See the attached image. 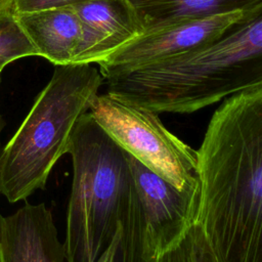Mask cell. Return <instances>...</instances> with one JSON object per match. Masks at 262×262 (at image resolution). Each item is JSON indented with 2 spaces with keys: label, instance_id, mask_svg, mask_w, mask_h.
<instances>
[{
  "label": "cell",
  "instance_id": "6da1fadb",
  "mask_svg": "<svg viewBox=\"0 0 262 262\" xmlns=\"http://www.w3.org/2000/svg\"><path fill=\"white\" fill-rule=\"evenodd\" d=\"M196 159V222L217 261L262 262V85L225 98Z\"/></svg>",
  "mask_w": 262,
  "mask_h": 262
},
{
  "label": "cell",
  "instance_id": "7a4b0ae2",
  "mask_svg": "<svg viewBox=\"0 0 262 262\" xmlns=\"http://www.w3.org/2000/svg\"><path fill=\"white\" fill-rule=\"evenodd\" d=\"M103 81L106 93L157 114H190L262 85V1L214 42Z\"/></svg>",
  "mask_w": 262,
  "mask_h": 262
},
{
  "label": "cell",
  "instance_id": "3957f363",
  "mask_svg": "<svg viewBox=\"0 0 262 262\" xmlns=\"http://www.w3.org/2000/svg\"><path fill=\"white\" fill-rule=\"evenodd\" d=\"M68 154L73 180L67 214L68 262H98L121 234L132 189L126 151L84 114Z\"/></svg>",
  "mask_w": 262,
  "mask_h": 262
},
{
  "label": "cell",
  "instance_id": "277c9868",
  "mask_svg": "<svg viewBox=\"0 0 262 262\" xmlns=\"http://www.w3.org/2000/svg\"><path fill=\"white\" fill-rule=\"evenodd\" d=\"M103 79L91 63L56 66L29 114L4 145L0 193L9 203L43 189L56 162L68 154L81 117L89 112Z\"/></svg>",
  "mask_w": 262,
  "mask_h": 262
},
{
  "label": "cell",
  "instance_id": "5b68a950",
  "mask_svg": "<svg viewBox=\"0 0 262 262\" xmlns=\"http://www.w3.org/2000/svg\"><path fill=\"white\" fill-rule=\"evenodd\" d=\"M89 113L126 152L181 192L199 193L196 150L171 133L159 114L108 93L97 94Z\"/></svg>",
  "mask_w": 262,
  "mask_h": 262
},
{
  "label": "cell",
  "instance_id": "8992f818",
  "mask_svg": "<svg viewBox=\"0 0 262 262\" xmlns=\"http://www.w3.org/2000/svg\"><path fill=\"white\" fill-rule=\"evenodd\" d=\"M243 13L237 10L144 31L99 61V73L105 80L194 51L221 37Z\"/></svg>",
  "mask_w": 262,
  "mask_h": 262
},
{
  "label": "cell",
  "instance_id": "52a82bcc",
  "mask_svg": "<svg viewBox=\"0 0 262 262\" xmlns=\"http://www.w3.org/2000/svg\"><path fill=\"white\" fill-rule=\"evenodd\" d=\"M144 228L147 262L175 245L196 222L199 193L181 192L126 152Z\"/></svg>",
  "mask_w": 262,
  "mask_h": 262
},
{
  "label": "cell",
  "instance_id": "ba28073f",
  "mask_svg": "<svg viewBox=\"0 0 262 262\" xmlns=\"http://www.w3.org/2000/svg\"><path fill=\"white\" fill-rule=\"evenodd\" d=\"M64 244L50 210L26 202L9 215H0V262H64Z\"/></svg>",
  "mask_w": 262,
  "mask_h": 262
},
{
  "label": "cell",
  "instance_id": "9c48e42d",
  "mask_svg": "<svg viewBox=\"0 0 262 262\" xmlns=\"http://www.w3.org/2000/svg\"><path fill=\"white\" fill-rule=\"evenodd\" d=\"M73 8L81 41L72 63H98L142 33L128 0H91Z\"/></svg>",
  "mask_w": 262,
  "mask_h": 262
},
{
  "label": "cell",
  "instance_id": "30bf717a",
  "mask_svg": "<svg viewBox=\"0 0 262 262\" xmlns=\"http://www.w3.org/2000/svg\"><path fill=\"white\" fill-rule=\"evenodd\" d=\"M14 14L39 56L55 66L73 62L81 41V24L73 7Z\"/></svg>",
  "mask_w": 262,
  "mask_h": 262
},
{
  "label": "cell",
  "instance_id": "8fae6325",
  "mask_svg": "<svg viewBox=\"0 0 262 262\" xmlns=\"http://www.w3.org/2000/svg\"><path fill=\"white\" fill-rule=\"evenodd\" d=\"M262 0H128L142 32L162 26L253 8Z\"/></svg>",
  "mask_w": 262,
  "mask_h": 262
},
{
  "label": "cell",
  "instance_id": "7c38bea8",
  "mask_svg": "<svg viewBox=\"0 0 262 262\" xmlns=\"http://www.w3.org/2000/svg\"><path fill=\"white\" fill-rule=\"evenodd\" d=\"M152 262H218L201 225L194 222L185 234Z\"/></svg>",
  "mask_w": 262,
  "mask_h": 262
},
{
  "label": "cell",
  "instance_id": "4fadbf2b",
  "mask_svg": "<svg viewBox=\"0 0 262 262\" xmlns=\"http://www.w3.org/2000/svg\"><path fill=\"white\" fill-rule=\"evenodd\" d=\"M39 56L38 51L20 28L13 9L0 14V72L13 60Z\"/></svg>",
  "mask_w": 262,
  "mask_h": 262
},
{
  "label": "cell",
  "instance_id": "5bb4252c",
  "mask_svg": "<svg viewBox=\"0 0 262 262\" xmlns=\"http://www.w3.org/2000/svg\"><path fill=\"white\" fill-rule=\"evenodd\" d=\"M91 0H13L14 13L32 12L51 8L73 7Z\"/></svg>",
  "mask_w": 262,
  "mask_h": 262
},
{
  "label": "cell",
  "instance_id": "9a60e30c",
  "mask_svg": "<svg viewBox=\"0 0 262 262\" xmlns=\"http://www.w3.org/2000/svg\"><path fill=\"white\" fill-rule=\"evenodd\" d=\"M13 0H0V14L13 9Z\"/></svg>",
  "mask_w": 262,
  "mask_h": 262
},
{
  "label": "cell",
  "instance_id": "2e32d148",
  "mask_svg": "<svg viewBox=\"0 0 262 262\" xmlns=\"http://www.w3.org/2000/svg\"><path fill=\"white\" fill-rule=\"evenodd\" d=\"M4 125H5V123H4V121H3V119H2V117L0 115V161H1L2 151H3V147H4V145L2 144V140H1V133H2V130L4 128Z\"/></svg>",
  "mask_w": 262,
  "mask_h": 262
},
{
  "label": "cell",
  "instance_id": "e0dca14e",
  "mask_svg": "<svg viewBox=\"0 0 262 262\" xmlns=\"http://www.w3.org/2000/svg\"><path fill=\"white\" fill-rule=\"evenodd\" d=\"M0 75H1V72H0Z\"/></svg>",
  "mask_w": 262,
  "mask_h": 262
}]
</instances>
